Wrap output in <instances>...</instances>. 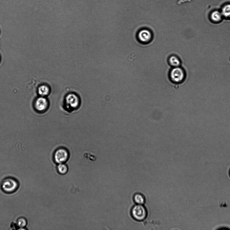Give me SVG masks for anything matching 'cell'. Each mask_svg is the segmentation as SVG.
<instances>
[{
    "mask_svg": "<svg viewBox=\"0 0 230 230\" xmlns=\"http://www.w3.org/2000/svg\"><path fill=\"white\" fill-rule=\"evenodd\" d=\"M19 184L15 179L9 177L4 179L1 184V187L3 191L6 193H11L15 192L18 189Z\"/></svg>",
    "mask_w": 230,
    "mask_h": 230,
    "instance_id": "obj_1",
    "label": "cell"
},
{
    "mask_svg": "<svg viewBox=\"0 0 230 230\" xmlns=\"http://www.w3.org/2000/svg\"><path fill=\"white\" fill-rule=\"evenodd\" d=\"M133 218L138 221H142L146 217L147 212L145 207L141 205H135L131 210Z\"/></svg>",
    "mask_w": 230,
    "mask_h": 230,
    "instance_id": "obj_2",
    "label": "cell"
},
{
    "mask_svg": "<svg viewBox=\"0 0 230 230\" xmlns=\"http://www.w3.org/2000/svg\"><path fill=\"white\" fill-rule=\"evenodd\" d=\"M170 76L171 81L175 83H179L184 80L185 77L184 71L178 67H175L170 71Z\"/></svg>",
    "mask_w": 230,
    "mask_h": 230,
    "instance_id": "obj_3",
    "label": "cell"
},
{
    "mask_svg": "<svg viewBox=\"0 0 230 230\" xmlns=\"http://www.w3.org/2000/svg\"><path fill=\"white\" fill-rule=\"evenodd\" d=\"M69 157V155L67 151L64 149H60L55 153L54 161L58 164L63 163L66 161Z\"/></svg>",
    "mask_w": 230,
    "mask_h": 230,
    "instance_id": "obj_4",
    "label": "cell"
},
{
    "mask_svg": "<svg viewBox=\"0 0 230 230\" xmlns=\"http://www.w3.org/2000/svg\"><path fill=\"white\" fill-rule=\"evenodd\" d=\"M138 37L141 42L148 43L152 40V33L149 30L146 29H142L139 32L138 34Z\"/></svg>",
    "mask_w": 230,
    "mask_h": 230,
    "instance_id": "obj_5",
    "label": "cell"
},
{
    "mask_svg": "<svg viewBox=\"0 0 230 230\" xmlns=\"http://www.w3.org/2000/svg\"><path fill=\"white\" fill-rule=\"evenodd\" d=\"M48 105L47 100L43 97L37 98L35 102V108L39 112L45 111L47 108Z\"/></svg>",
    "mask_w": 230,
    "mask_h": 230,
    "instance_id": "obj_6",
    "label": "cell"
},
{
    "mask_svg": "<svg viewBox=\"0 0 230 230\" xmlns=\"http://www.w3.org/2000/svg\"><path fill=\"white\" fill-rule=\"evenodd\" d=\"M66 102L68 106L71 108H75L78 106L79 100L78 97L75 94H70L66 98Z\"/></svg>",
    "mask_w": 230,
    "mask_h": 230,
    "instance_id": "obj_7",
    "label": "cell"
},
{
    "mask_svg": "<svg viewBox=\"0 0 230 230\" xmlns=\"http://www.w3.org/2000/svg\"><path fill=\"white\" fill-rule=\"evenodd\" d=\"M134 200L137 204L141 205L144 204L146 201L144 196L139 193L135 194L134 196Z\"/></svg>",
    "mask_w": 230,
    "mask_h": 230,
    "instance_id": "obj_8",
    "label": "cell"
},
{
    "mask_svg": "<svg viewBox=\"0 0 230 230\" xmlns=\"http://www.w3.org/2000/svg\"><path fill=\"white\" fill-rule=\"evenodd\" d=\"M49 88L48 86L46 85L41 86L38 88V93L42 97L47 95L49 93Z\"/></svg>",
    "mask_w": 230,
    "mask_h": 230,
    "instance_id": "obj_9",
    "label": "cell"
},
{
    "mask_svg": "<svg viewBox=\"0 0 230 230\" xmlns=\"http://www.w3.org/2000/svg\"><path fill=\"white\" fill-rule=\"evenodd\" d=\"M169 63L170 65L174 67H178L180 65V60L175 56H172L169 57Z\"/></svg>",
    "mask_w": 230,
    "mask_h": 230,
    "instance_id": "obj_10",
    "label": "cell"
},
{
    "mask_svg": "<svg viewBox=\"0 0 230 230\" xmlns=\"http://www.w3.org/2000/svg\"><path fill=\"white\" fill-rule=\"evenodd\" d=\"M57 169L60 174L65 175L68 172V168L66 165L63 163L59 164L57 167Z\"/></svg>",
    "mask_w": 230,
    "mask_h": 230,
    "instance_id": "obj_11",
    "label": "cell"
},
{
    "mask_svg": "<svg viewBox=\"0 0 230 230\" xmlns=\"http://www.w3.org/2000/svg\"><path fill=\"white\" fill-rule=\"evenodd\" d=\"M211 18L215 22H218L221 19V15L218 11H215L211 15Z\"/></svg>",
    "mask_w": 230,
    "mask_h": 230,
    "instance_id": "obj_12",
    "label": "cell"
},
{
    "mask_svg": "<svg viewBox=\"0 0 230 230\" xmlns=\"http://www.w3.org/2000/svg\"><path fill=\"white\" fill-rule=\"evenodd\" d=\"M27 224V220L25 218L21 217L17 220V225L20 228H24Z\"/></svg>",
    "mask_w": 230,
    "mask_h": 230,
    "instance_id": "obj_13",
    "label": "cell"
},
{
    "mask_svg": "<svg viewBox=\"0 0 230 230\" xmlns=\"http://www.w3.org/2000/svg\"><path fill=\"white\" fill-rule=\"evenodd\" d=\"M222 14L225 17L230 16V5H226L222 9Z\"/></svg>",
    "mask_w": 230,
    "mask_h": 230,
    "instance_id": "obj_14",
    "label": "cell"
},
{
    "mask_svg": "<svg viewBox=\"0 0 230 230\" xmlns=\"http://www.w3.org/2000/svg\"><path fill=\"white\" fill-rule=\"evenodd\" d=\"M229 176L230 177V169H229Z\"/></svg>",
    "mask_w": 230,
    "mask_h": 230,
    "instance_id": "obj_15",
    "label": "cell"
}]
</instances>
